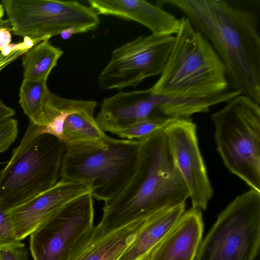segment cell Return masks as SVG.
Wrapping results in <instances>:
<instances>
[{"label": "cell", "instance_id": "603a6c76", "mask_svg": "<svg viewBox=\"0 0 260 260\" xmlns=\"http://www.w3.org/2000/svg\"><path fill=\"white\" fill-rule=\"evenodd\" d=\"M175 118L154 116L138 121L117 133L118 137L129 140H139L164 128Z\"/></svg>", "mask_w": 260, "mask_h": 260}, {"label": "cell", "instance_id": "7c38bea8", "mask_svg": "<svg viewBox=\"0 0 260 260\" xmlns=\"http://www.w3.org/2000/svg\"><path fill=\"white\" fill-rule=\"evenodd\" d=\"M91 191V182L60 179L49 189L7 209L17 240L21 241L30 236L68 202Z\"/></svg>", "mask_w": 260, "mask_h": 260}, {"label": "cell", "instance_id": "d4e9b609", "mask_svg": "<svg viewBox=\"0 0 260 260\" xmlns=\"http://www.w3.org/2000/svg\"><path fill=\"white\" fill-rule=\"evenodd\" d=\"M18 134V121L10 118L0 124V153L7 150Z\"/></svg>", "mask_w": 260, "mask_h": 260}, {"label": "cell", "instance_id": "ffe728a7", "mask_svg": "<svg viewBox=\"0 0 260 260\" xmlns=\"http://www.w3.org/2000/svg\"><path fill=\"white\" fill-rule=\"evenodd\" d=\"M240 94L239 91L233 89L203 98H178L157 94V111L162 116L188 118L194 113L208 112L210 107L219 103L229 102Z\"/></svg>", "mask_w": 260, "mask_h": 260}, {"label": "cell", "instance_id": "52a82bcc", "mask_svg": "<svg viewBox=\"0 0 260 260\" xmlns=\"http://www.w3.org/2000/svg\"><path fill=\"white\" fill-rule=\"evenodd\" d=\"M65 153L57 137H36L0 171V199L6 210L19 205L53 186L59 181Z\"/></svg>", "mask_w": 260, "mask_h": 260}, {"label": "cell", "instance_id": "4fadbf2b", "mask_svg": "<svg viewBox=\"0 0 260 260\" xmlns=\"http://www.w3.org/2000/svg\"><path fill=\"white\" fill-rule=\"evenodd\" d=\"M158 104V95L150 88L119 91L103 100L95 119L103 132L115 134L138 121L160 116Z\"/></svg>", "mask_w": 260, "mask_h": 260}, {"label": "cell", "instance_id": "83f0119b", "mask_svg": "<svg viewBox=\"0 0 260 260\" xmlns=\"http://www.w3.org/2000/svg\"><path fill=\"white\" fill-rule=\"evenodd\" d=\"M10 29L0 26V51L11 44L12 36Z\"/></svg>", "mask_w": 260, "mask_h": 260}, {"label": "cell", "instance_id": "30bf717a", "mask_svg": "<svg viewBox=\"0 0 260 260\" xmlns=\"http://www.w3.org/2000/svg\"><path fill=\"white\" fill-rule=\"evenodd\" d=\"M175 41L173 36H140L114 50L101 72L103 89L136 87L145 79L160 75Z\"/></svg>", "mask_w": 260, "mask_h": 260}, {"label": "cell", "instance_id": "9c48e42d", "mask_svg": "<svg viewBox=\"0 0 260 260\" xmlns=\"http://www.w3.org/2000/svg\"><path fill=\"white\" fill-rule=\"evenodd\" d=\"M93 220L91 192L66 203L30 235L34 260H71L92 235Z\"/></svg>", "mask_w": 260, "mask_h": 260}, {"label": "cell", "instance_id": "277c9868", "mask_svg": "<svg viewBox=\"0 0 260 260\" xmlns=\"http://www.w3.org/2000/svg\"><path fill=\"white\" fill-rule=\"evenodd\" d=\"M211 119L217 150L226 168L260 192V107L240 94Z\"/></svg>", "mask_w": 260, "mask_h": 260}, {"label": "cell", "instance_id": "7a4b0ae2", "mask_svg": "<svg viewBox=\"0 0 260 260\" xmlns=\"http://www.w3.org/2000/svg\"><path fill=\"white\" fill-rule=\"evenodd\" d=\"M138 141L133 175L121 191L105 202L98 224L104 231L135 220L147 219L185 204L190 197L172 157L164 128Z\"/></svg>", "mask_w": 260, "mask_h": 260}, {"label": "cell", "instance_id": "3957f363", "mask_svg": "<svg viewBox=\"0 0 260 260\" xmlns=\"http://www.w3.org/2000/svg\"><path fill=\"white\" fill-rule=\"evenodd\" d=\"M180 26L165 66L150 88L155 94L178 98H203L227 90L224 66L207 39L188 18Z\"/></svg>", "mask_w": 260, "mask_h": 260}, {"label": "cell", "instance_id": "f1b7e54d", "mask_svg": "<svg viewBox=\"0 0 260 260\" xmlns=\"http://www.w3.org/2000/svg\"><path fill=\"white\" fill-rule=\"evenodd\" d=\"M14 109L6 106L0 99V124L14 115Z\"/></svg>", "mask_w": 260, "mask_h": 260}, {"label": "cell", "instance_id": "8992f818", "mask_svg": "<svg viewBox=\"0 0 260 260\" xmlns=\"http://www.w3.org/2000/svg\"><path fill=\"white\" fill-rule=\"evenodd\" d=\"M260 247V192L251 188L218 215L194 260H254Z\"/></svg>", "mask_w": 260, "mask_h": 260}, {"label": "cell", "instance_id": "8fae6325", "mask_svg": "<svg viewBox=\"0 0 260 260\" xmlns=\"http://www.w3.org/2000/svg\"><path fill=\"white\" fill-rule=\"evenodd\" d=\"M171 153L189 192L192 208L206 210L213 194L190 118H175L164 127Z\"/></svg>", "mask_w": 260, "mask_h": 260}, {"label": "cell", "instance_id": "ba28073f", "mask_svg": "<svg viewBox=\"0 0 260 260\" xmlns=\"http://www.w3.org/2000/svg\"><path fill=\"white\" fill-rule=\"evenodd\" d=\"M11 31L32 40L49 39L66 30L74 34L95 30L99 15L77 1L3 0Z\"/></svg>", "mask_w": 260, "mask_h": 260}, {"label": "cell", "instance_id": "2e32d148", "mask_svg": "<svg viewBox=\"0 0 260 260\" xmlns=\"http://www.w3.org/2000/svg\"><path fill=\"white\" fill-rule=\"evenodd\" d=\"M147 219L135 220L109 231H104L97 224L90 238L71 260H118Z\"/></svg>", "mask_w": 260, "mask_h": 260}, {"label": "cell", "instance_id": "4316f807", "mask_svg": "<svg viewBox=\"0 0 260 260\" xmlns=\"http://www.w3.org/2000/svg\"><path fill=\"white\" fill-rule=\"evenodd\" d=\"M42 41V39L32 40L24 38L21 45L8 55L0 53V72L16 59L22 56L32 46Z\"/></svg>", "mask_w": 260, "mask_h": 260}, {"label": "cell", "instance_id": "4dcf8cb0", "mask_svg": "<svg viewBox=\"0 0 260 260\" xmlns=\"http://www.w3.org/2000/svg\"><path fill=\"white\" fill-rule=\"evenodd\" d=\"M0 26H5V27H8V26L10 27V25H9V24L8 23V20L7 21H4L1 24H0Z\"/></svg>", "mask_w": 260, "mask_h": 260}, {"label": "cell", "instance_id": "ac0fdd59", "mask_svg": "<svg viewBox=\"0 0 260 260\" xmlns=\"http://www.w3.org/2000/svg\"><path fill=\"white\" fill-rule=\"evenodd\" d=\"M96 105V102L94 101L64 98L48 89L43 104L41 125L34 126V135L37 137L41 135L49 134L61 141L63 125L67 117L76 112L94 111Z\"/></svg>", "mask_w": 260, "mask_h": 260}, {"label": "cell", "instance_id": "e0dca14e", "mask_svg": "<svg viewBox=\"0 0 260 260\" xmlns=\"http://www.w3.org/2000/svg\"><path fill=\"white\" fill-rule=\"evenodd\" d=\"M185 206L174 207L148 218L118 260H143L176 225L185 212Z\"/></svg>", "mask_w": 260, "mask_h": 260}, {"label": "cell", "instance_id": "7402d4cb", "mask_svg": "<svg viewBox=\"0 0 260 260\" xmlns=\"http://www.w3.org/2000/svg\"><path fill=\"white\" fill-rule=\"evenodd\" d=\"M47 80H23L19 90V103L24 114L34 124L40 125L42 110L45 96L48 88Z\"/></svg>", "mask_w": 260, "mask_h": 260}, {"label": "cell", "instance_id": "6da1fadb", "mask_svg": "<svg viewBox=\"0 0 260 260\" xmlns=\"http://www.w3.org/2000/svg\"><path fill=\"white\" fill-rule=\"evenodd\" d=\"M183 12L204 35L223 62L229 83L260 104V37L251 10L225 0H162ZM210 43V44H211Z\"/></svg>", "mask_w": 260, "mask_h": 260}, {"label": "cell", "instance_id": "484cf974", "mask_svg": "<svg viewBox=\"0 0 260 260\" xmlns=\"http://www.w3.org/2000/svg\"><path fill=\"white\" fill-rule=\"evenodd\" d=\"M17 240L6 209L0 199V244Z\"/></svg>", "mask_w": 260, "mask_h": 260}, {"label": "cell", "instance_id": "9a60e30c", "mask_svg": "<svg viewBox=\"0 0 260 260\" xmlns=\"http://www.w3.org/2000/svg\"><path fill=\"white\" fill-rule=\"evenodd\" d=\"M203 230L201 210L192 208L143 260H194Z\"/></svg>", "mask_w": 260, "mask_h": 260}, {"label": "cell", "instance_id": "f546056e", "mask_svg": "<svg viewBox=\"0 0 260 260\" xmlns=\"http://www.w3.org/2000/svg\"><path fill=\"white\" fill-rule=\"evenodd\" d=\"M4 8L2 4H0V24L2 23L4 21L2 20V18L4 14Z\"/></svg>", "mask_w": 260, "mask_h": 260}, {"label": "cell", "instance_id": "44dd1931", "mask_svg": "<svg viewBox=\"0 0 260 260\" xmlns=\"http://www.w3.org/2000/svg\"><path fill=\"white\" fill-rule=\"evenodd\" d=\"M63 52L48 40L42 41L29 48L22 55L23 80H47Z\"/></svg>", "mask_w": 260, "mask_h": 260}, {"label": "cell", "instance_id": "5b68a950", "mask_svg": "<svg viewBox=\"0 0 260 260\" xmlns=\"http://www.w3.org/2000/svg\"><path fill=\"white\" fill-rule=\"evenodd\" d=\"M139 142L106 136L100 145L84 151L64 153L60 179L92 183L93 198L106 202L117 194L134 174Z\"/></svg>", "mask_w": 260, "mask_h": 260}, {"label": "cell", "instance_id": "d6986e66", "mask_svg": "<svg viewBox=\"0 0 260 260\" xmlns=\"http://www.w3.org/2000/svg\"><path fill=\"white\" fill-rule=\"evenodd\" d=\"M94 112H76L67 117L61 139L64 144L66 152L90 149L104 142L107 135L99 126L94 117Z\"/></svg>", "mask_w": 260, "mask_h": 260}, {"label": "cell", "instance_id": "5bb4252c", "mask_svg": "<svg viewBox=\"0 0 260 260\" xmlns=\"http://www.w3.org/2000/svg\"><path fill=\"white\" fill-rule=\"evenodd\" d=\"M89 7L98 15H111L134 21L148 28L151 34L173 36L180 21L160 7L143 0H88Z\"/></svg>", "mask_w": 260, "mask_h": 260}, {"label": "cell", "instance_id": "cb8c5ba5", "mask_svg": "<svg viewBox=\"0 0 260 260\" xmlns=\"http://www.w3.org/2000/svg\"><path fill=\"white\" fill-rule=\"evenodd\" d=\"M0 260H29L25 245L19 240L0 244Z\"/></svg>", "mask_w": 260, "mask_h": 260}]
</instances>
